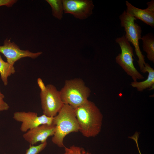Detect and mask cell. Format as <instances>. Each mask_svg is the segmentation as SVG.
Listing matches in <instances>:
<instances>
[{
  "instance_id": "obj_1",
  "label": "cell",
  "mask_w": 154,
  "mask_h": 154,
  "mask_svg": "<svg viewBox=\"0 0 154 154\" xmlns=\"http://www.w3.org/2000/svg\"><path fill=\"white\" fill-rule=\"evenodd\" d=\"M79 127V131L86 137H94L101 131L103 115L93 102L88 100L74 108Z\"/></svg>"
},
{
  "instance_id": "obj_2",
  "label": "cell",
  "mask_w": 154,
  "mask_h": 154,
  "mask_svg": "<svg viewBox=\"0 0 154 154\" xmlns=\"http://www.w3.org/2000/svg\"><path fill=\"white\" fill-rule=\"evenodd\" d=\"M52 124L55 130L51 140L60 147H64V140L69 133L79 131V127L74 108L64 104L57 114L53 117Z\"/></svg>"
},
{
  "instance_id": "obj_3",
  "label": "cell",
  "mask_w": 154,
  "mask_h": 154,
  "mask_svg": "<svg viewBox=\"0 0 154 154\" xmlns=\"http://www.w3.org/2000/svg\"><path fill=\"white\" fill-rule=\"evenodd\" d=\"M60 92L64 104L74 108L88 100L91 91L82 79L75 78L66 80Z\"/></svg>"
},
{
  "instance_id": "obj_4",
  "label": "cell",
  "mask_w": 154,
  "mask_h": 154,
  "mask_svg": "<svg viewBox=\"0 0 154 154\" xmlns=\"http://www.w3.org/2000/svg\"><path fill=\"white\" fill-rule=\"evenodd\" d=\"M120 25L125 32V36L135 48L136 54L141 71L144 73V65L146 63L144 57L140 49L139 41L141 38L142 30L141 27L135 22L136 19L127 13L125 10L119 16Z\"/></svg>"
},
{
  "instance_id": "obj_5",
  "label": "cell",
  "mask_w": 154,
  "mask_h": 154,
  "mask_svg": "<svg viewBox=\"0 0 154 154\" xmlns=\"http://www.w3.org/2000/svg\"><path fill=\"white\" fill-rule=\"evenodd\" d=\"M115 41L119 45L121 50V53L116 58V63L127 75L131 77L133 82H137V80L144 79L143 76L134 66L133 62L134 60L133 57L134 56L133 49L125 35L117 38Z\"/></svg>"
},
{
  "instance_id": "obj_6",
  "label": "cell",
  "mask_w": 154,
  "mask_h": 154,
  "mask_svg": "<svg viewBox=\"0 0 154 154\" xmlns=\"http://www.w3.org/2000/svg\"><path fill=\"white\" fill-rule=\"evenodd\" d=\"M41 106L43 114L49 117H54L64 104L60 91L54 85L45 86L40 94Z\"/></svg>"
},
{
  "instance_id": "obj_7",
  "label": "cell",
  "mask_w": 154,
  "mask_h": 154,
  "mask_svg": "<svg viewBox=\"0 0 154 154\" xmlns=\"http://www.w3.org/2000/svg\"><path fill=\"white\" fill-rule=\"evenodd\" d=\"M53 117L44 114L38 116L35 112H17L14 113L13 118L16 121L21 122L20 129L25 133L42 124H52Z\"/></svg>"
},
{
  "instance_id": "obj_8",
  "label": "cell",
  "mask_w": 154,
  "mask_h": 154,
  "mask_svg": "<svg viewBox=\"0 0 154 154\" xmlns=\"http://www.w3.org/2000/svg\"><path fill=\"white\" fill-rule=\"evenodd\" d=\"M0 53L6 58L7 62L14 65L16 62L23 58H36L41 55L42 52H33L28 50H22L10 39L7 38L4 41L3 45L0 46Z\"/></svg>"
},
{
  "instance_id": "obj_9",
  "label": "cell",
  "mask_w": 154,
  "mask_h": 154,
  "mask_svg": "<svg viewBox=\"0 0 154 154\" xmlns=\"http://www.w3.org/2000/svg\"><path fill=\"white\" fill-rule=\"evenodd\" d=\"M62 2L64 13L77 19H85L93 13L94 5L92 0H63Z\"/></svg>"
},
{
  "instance_id": "obj_10",
  "label": "cell",
  "mask_w": 154,
  "mask_h": 154,
  "mask_svg": "<svg viewBox=\"0 0 154 154\" xmlns=\"http://www.w3.org/2000/svg\"><path fill=\"white\" fill-rule=\"evenodd\" d=\"M55 130V126L53 124H42L28 131L23 137L30 145H34L38 142L46 141L49 137L53 135Z\"/></svg>"
},
{
  "instance_id": "obj_11",
  "label": "cell",
  "mask_w": 154,
  "mask_h": 154,
  "mask_svg": "<svg viewBox=\"0 0 154 154\" xmlns=\"http://www.w3.org/2000/svg\"><path fill=\"white\" fill-rule=\"evenodd\" d=\"M126 12L135 18L138 19L152 27H154V0L147 3V7L145 9L137 8L126 1Z\"/></svg>"
},
{
  "instance_id": "obj_12",
  "label": "cell",
  "mask_w": 154,
  "mask_h": 154,
  "mask_svg": "<svg viewBox=\"0 0 154 154\" xmlns=\"http://www.w3.org/2000/svg\"><path fill=\"white\" fill-rule=\"evenodd\" d=\"M144 66V73L146 72L148 73L147 79L141 82H133L131 84L132 87L136 88L139 92H142L147 88H151L154 87V69L147 63H146Z\"/></svg>"
},
{
  "instance_id": "obj_13",
  "label": "cell",
  "mask_w": 154,
  "mask_h": 154,
  "mask_svg": "<svg viewBox=\"0 0 154 154\" xmlns=\"http://www.w3.org/2000/svg\"><path fill=\"white\" fill-rule=\"evenodd\" d=\"M143 50L147 54V59L154 63V37L152 34L148 33L141 37Z\"/></svg>"
},
{
  "instance_id": "obj_14",
  "label": "cell",
  "mask_w": 154,
  "mask_h": 154,
  "mask_svg": "<svg viewBox=\"0 0 154 154\" xmlns=\"http://www.w3.org/2000/svg\"><path fill=\"white\" fill-rule=\"evenodd\" d=\"M0 53V74L1 79L4 86L8 84V78L16 72L14 65L5 62L2 59Z\"/></svg>"
},
{
  "instance_id": "obj_15",
  "label": "cell",
  "mask_w": 154,
  "mask_h": 154,
  "mask_svg": "<svg viewBox=\"0 0 154 154\" xmlns=\"http://www.w3.org/2000/svg\"><path fill=\"white\" fill-rule=\"evenodd\" d=\"M46 1L50 5L53 16L59 20H61L63 17V7L62 0H46Z\"/></svg>"
},
{
  "instance_id": "obj_16",
  "label": "cell",
  "mask_w": 154,
  "mask_h": 154,
  "mask_svg": "<svg viewBox=\"0 0 154 154\" xmlns=\"http://www.w3.org/2000/svg\"><path fill=\"white\" fill-rule=\"evenodd\" d=\"M64 152L62 154H91L82 147L72 145L69 147L65 146Z\"/></svg>"
},
{
  "instance_id": "obj_17",
  "label": "cell",
  "mask_w": 154,
  "mask_h": 154,
  "mask_svg": "<svg viewBox=\"0 0 154 154\" xmlns=\"http://www.w3.org/2000/svg\"><path fill=\"white\" fill-rule=\"evenodd\" d=\"M47 144L46 141L37 145H30L29 148L26 151L25 154H38L45 149Z\"/></svg>"
},
{
  "instance_id": "obj_18",
  "label": "cell",
  "mask_w": 154,
  "mask_h": 154,
  "mask_svg": "<svg viewBox=\"0 0 154 154\" xmlns=\"http://www.w3.org/2000/svg\"><path fill=\"white\" fill-rule=\"evenodd\" d=\"M4 98L0 90V112L7 110L9 108L8 104L4 100Z\"/></svg>"
},
{
  "instance_id": "obj_19",
  "label": "cell",
  "mask_w": 154,
  "mask_h": 154,
  "mask_svg": "<svg viewBox=\"0 0 154 154\" xmlns=\"http://www.w3.org/2000/svg\"><path fill=\"white\" fill-rule=\"evenodd\" d=\"M17 0H0V6H5L11 7L17 3Z\"/></svg>"
},
{
  "instance_id": "obj_20",
  "label": "cell",
  "mask_w": 154,
  "mask_h": 154,
  "mask_svg": "<svg viewBox=\"0 0 154 154\" xmlns=\"http://www.w3.org/2000/svg\"><path fill=\"white\" fill-rule=\"evenodd\" d=\"M139 137V134L138 132H136L132 136L129 137V138L133 140L135 142L139 154H141L138 145V140Z\"/></svg>"
},
{
  "instance_id": "obj_21",
  "label": "cell",
  "mask_w": 154,
  "mask_h": 154,
  "mask_svg": "<svg viewBox=\"0 0 154 154\" xmlns=\"http://www.w3.org/2000/svg\"><path fill=\"white\" fill-rule=\"evenodd\" d=\"M38 81L41 90L44 89L45 88V86L44 85L41 79L40 78L38 79Z\"/></svg>"
}]
</instances>
